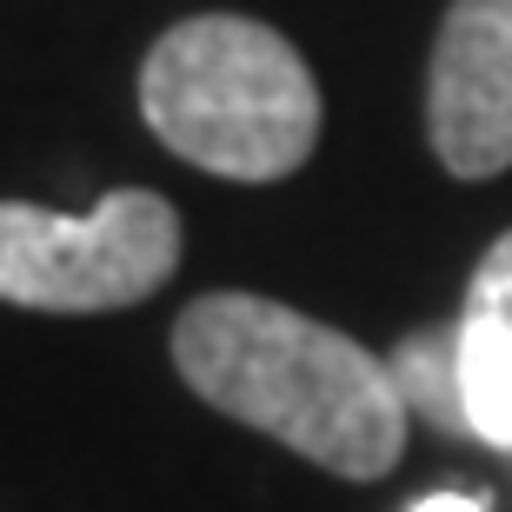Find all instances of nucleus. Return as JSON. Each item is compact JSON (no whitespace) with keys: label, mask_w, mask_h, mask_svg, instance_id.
Returning a JSON list of instances; mask_svg holds the SVG:
<instances>
[{"label":"nucleus","mask_w":512,"mask_h":512,"mask_svg":"<svg viewBox=\"0 0 512 512\" xmlns=\"http://www.w3.org/2000/svg\"><path fill=\"white\" fill-rule=\"evenodd\" d=\"M453 333H459V413H466V439L512 459V320L459 313Z\"/></svg>","instance_id":"obj_5"},{"label":"nucleus","mask_w":512,"mask_h":512,"mask_svg":"<svg viewBox=\"0 0 512 512\" xmlns=\"http://www.w3.org/2000/svg\"><path fill=\"white\" fill-rule=\"evenodd\" d=\"M173 366L213 413L293 446L340 479H386L406 453V399L360 340L260 293H207L173 320Z\"/></svg>","instance_id":"obj_1"},{"label":"nucleus","mask_w":512,"mask_h":512,"mask_svg":"<svg viewBox=\"0 0 512 512\" xmlns=\"http://www.w3.org/2000/svg\"><path fill=\"white\" fill-rule=\"evenodd\" d=\"M386 373H393L406 413H419L426 426H439V433L466 439V413H459V333H453V326L406 333V340L393 346Z\"/></svg>","instance_id":"obj_6"},{"label":"nucleus","mask_w":512,"mask_h":512,"mask_svg":"<svg viewBox=\"0 0 512 512\" xmlns=\"http://www.w3.org/2000/svg\"><path fill=\"white\" fill-rule=\"evenodd\" d=\"M413 512H493L486 499H473V493H426Z\"/></svg>","instance_id":"obj_8"},{"label":"nucleus","mask_w":512,"mask_h":512,"mask_svg":"<svg viewBox=\"0 0 512 512\" xmlns=\"http://www.w3.org/2000/svg\"><path fill=\"white\" fill-rule=\"evenodd\" d=\"M180 266V213L147 187L107 193L94 213L0 200V300L34 313H114L160 293Z\"/></svg>","instance_id":"obj_3"},{"label":"nucleus","mask_w":512,"mask_h":512,"mask_svg":"<svg viewBox=\"0 0 512 512\" xmlns=\"http://www.w3.org/2000/svg\"><path fill=\"white\" fill-rule=\"evenodd\" d=\"M426 133L439 167L493 180L512 167V0H453L426 74Z\"/></svg>","instance_id":"obj_4"},{"label":"nucleus","mask_w":512,"mask_h":512,"mask_svg":"<svg viewBox=\"0 0 512 512\" xmlns=\"http://www.w3.org/2000/svg\"><path fill=\"white\" fill-rule=\"evenodd\" d=\"M466 313H486V320H512V233H499L486 260H479L473 286H466Z\"/></svg>","instance_id":"obj_7"},{"label":"nucleus","mask_w":512,"mask_h":512,"mask_svg":"<svg viewBox=\"0 0 512 512\" xmlns=\"http://www.w3.org/2000/svg\"><path fill=\"white\" fill-rule=\"evenodd\" d=\"M140 114L220 180H286L320 147V87L293 40L247 14H193L153 40Z\"/></svg>","instance_id":"obj_2"}]
</instances>
